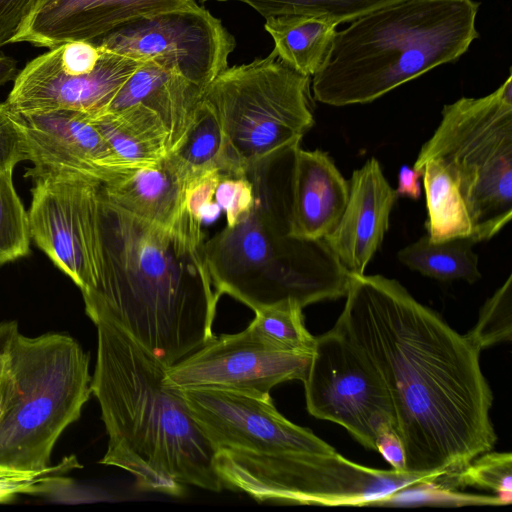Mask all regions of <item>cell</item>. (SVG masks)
<instances>
[{"mask_svg":"<svg viewBox=\"0 0 512 512\" xmlns=\"http://www.w3.org/2000/svg\"><path fill=\"white\" fill-rule=\"evenodd\" d=\"M474 486L488 489L503 504L512 501V454L485 452L472 460L452 479V488Z\"/></svg>","mask_w":512,"mask_h":512,"instance_id":"obj_30","label":"cell"},{"mask_svg":"<svg viewBox=\"0 0 512 512\" xmlns=\"http://www.w3.org/2000/svg\"><path fill=\"white\" fill-rule=\"evenodd\" d=\"M337 23L311 15H286L267 18L265 30L274 41L276 55L299 73L313 76L321 67Z\"/></svg>","mask_w":512,"mask_h":512,"instance_id":"obj_22","label":"cell"},{"mask_svg":"<svg viewBox=\"0 0 512 512\" xmlns=\"http://www.w3.org/2000/svg\"><path fill=\"white\" fill-rule=\"evenodd\" d=\"M31 239L81 290L93 282L94 211L101 183L73 176L33 179Z\"/></svg>","mask_w":512,"mask_h":512,"instance_id":"obj_14","label":"cell"},{"mask_svg":"<svg viewBox=\"0 0 512 512\" xmlns=\"http://www.w3.org/2000/svg\"><path fill=\"white\" fill-rule=\"evenodd\" d=\"M195 0H37L15 43L53 48L94 41L139 17L182 8Z\"/></svg>","mask_w":512,"mask_h":512,"instance_id":"obj_16","label":"cell"},{"mask_svg":"<svg viewBox=\"0 0 512 512\" xmlns=\"http://www.w3.org/2000/svg\"><path fill=\"white\" fill-rule=\"evenodd\" d=\"M439 160L456 180L476 243L496 236L512 219V75L492 93L444 105L433 135L413 165Z\"/></svg>","mask_w":512,"mask_h":512,"instance_id":"obj_9","label":"cell"},{"mask_svg":"<svg viewBox=\"0 0 512 512\" xmlns=\"http://www.w3.org/2000/svg\"><path fill=\"white\" fill-rule=\"evenodd\" d=\"M18 327L16 321H3L0 323V343L10 336L15 328Z\"/></svg>","mask_w":512,"mask_h":512,"instance_id":"obj_40","label":"cell"},{"mask_svg":"<svg viewBox=\"0 0 512 512\" xmlns=\"http://www.w3.org/2000/svg\"><path fill=\"white\" fill-rule=\"evenodd\" d=\"M348 183L343 213L323 240L350 274L362 275L382 245L398 197L374 157L354 170Z\"/></svg>","mask_w":512,"mask_h":512,"instance_id":"obj_17","label":"cell"},{"mask_svg":"<svg viewBox=\"0 0 512 512\" xmlns=\"http://www.w3.org/2000/svg\"><path fill=\"white\" fill-rule=\"evenodd\" d=\"M480 350L512 339V275L486 300L478 321L466 334Z\"/></svg>","mask_w":512,"mask_h":512,"instance_id":"obj_31","label":"cell"},{"mask_svg":"<svg viewBox=\"0 0 512 512\" xmlns=\"http://www.w3.org/2000/svg\"><path fill=\"white\" fill-rule=\"evenodd\" d=\"M471 238L433 242L428 236L399 250L398 260L409 269L437 280H465L474 283L481 278L479 258Z\"/></svg>","mask_w":512,"mask_h":512,"instance_id":"obj_25","label":"cell"},{"mask_svg":"<svg viewBox=\"0 0 512 512\" xmlns=\"http://www.w3.org/2000/svg\"><path fill=\"white\" fill-rule=\"evenodd\" d=\"M99 185L85 311L117 324L169 367L215 337L221 296L203 246L116 206Z\"/></svg>","mask_w":512,"mask_h":512,"instance_id":"obj_2","label":"cell"},{"mask_svg":"<svg viewBox=\"0 0 512 512\" xmlns=\"http://www.w3.org/2000/svg\"><path fill=\"white\" fill-rule=\"evenodd\" d=\"M311 355L279 348L248 326L215 336L167 367L165 377L179 390L213 389L264 398L280 383L303 381Z\"/></svg>","mask_w":512,"mask_h":512,"instance_id":"obj_13","label":"cell"},{"mask_svg":"<svg viewBox=\"0 0 512 512\" xmlns=\"http://www.w3.org/2000/svg\"><path fill=\"white\" fill-rule=\"evenodd\" d=\"M86 115L127 168L158 163L170 150V138L163 122L141 105Z\"/></svg>","mask_w":512,"mask_h":512,"instance_id":"obj_21","label":"cell"},{"mask_svg":"<svg viewBox=\"0 0 512 512\" xmlns=\"http://www.w3.org/2000/svg\"><path fill=\"white\" fill-rule=\"evenodd\" d=\"M221 177L219 170H213L191 180L186 186L185 212L189 235L198 245L204 244V220L218 211L213 200Z\"/></svg>","mask_w":512,"mask_h":512,"instance_id":"obj_32","label":"cell"},{"mask_svg":"<svg viewBox=\"0 0 512 512\" xmlns=\"http://www.w3.org/2000/svg\"><path fill=\"white\" fill-rule=\"evenodd\" d=\"M6 349L15 390L0 420V466L43 470L92 393L89 355L68 334L29 337L18 327Z\"/></svg>","mask_w":512,"mask_h":512,"instance_id":"obj_6","label":"cell"},{"mask_svg":"<svg viewBox=\"0 0 512 512\" xmlns=\"http://www.w3.org/2000/svg\"><path fill=\"white\" fill-rule=\"evenodd\" d=\"M203 92L167 64L146 60L139 64L102 112L134 105L153 111L168 131L170 152L183 139Z\"/></svg>","mask_w":512,"mask_h":512,"instance_id":"obj_20","label":"cell"},{"mask_svg":"<svg viewBox=\"0 0 512 512\" xmlns=\"http://www.w3.org/2000/svg\"><path fill=\"white\" fill-rule=\"evenodd\" d=\"M308 412L344 427L366 449L376 450L381 428H394L387 391L367 359L335 329L315 337L306 376Z\"/></svg>","mask_w":512,"mask_h":512,"instance_id":"obj_11","label":"cell"},{"mask_svg":"<svg viewBox=\"0 0 512 512\" xmlns=\"http://www.w3.org/2000/svg\"><path fill=\"white\" fill-rule=\"evenodd\" d=\"M345 297L333 329L382 381L406 470L452 478L490 451L493 394L471 340L394 279L351 274Z\"/></svg>","mask_w":512,"mask_h":512,"instance_id":"obj_1","label":"cell"},{"mask_svg":"<svg viewBox=\"0 0 512 512\" xmlns=\"http://www.w3.org/2000/svg\"><path fill=\"white\" fill-rule=\"evenodd\" d=\"M239 1L256 10L265 19L286 15H311L337 23L351 22L380 7L400 0H198Z\"/></svg>","mask_w":512,"mask_h":512,"instance_id":"obj_27","label":"cell"},{"mask_svg":"<svg viewBox=\"0 0 512 512\" xmlns=\"http://www.w3.org/2000/svg\"><path fill=\"white\" fill-rule=\"evenodd\" d=\"M37 0H0V47L15 43Z\"/></svg>","mask_w":512,"mask_h":512,"instance_id":"obj_35","label":"cell"},{"mask_svg":"<svg viewBox=\"0 0 512 512\" xmlns=\"http://www.w3.org/2000/svg\"><path fill=\"white\" fill-rule=\"evenodd\" d=\"M91 320L97 328L91 390L108 435L100 463L132 474L141 491L220 492L212 446L182 391L166 381L167 367L117 324Z\"/></svg>","mask_w":512,"mask_h":512,"instance_id":"obj_3","label":"cell"},{"mask_svg":"<svg viewBox=\"0 0 512 512\" xmlns=\"http://www.w3.org/2000/svg\"><path fill=\"white\" fill-rule=\"evenodd\" d=\"M302 309L295 300H282L256 310L248 326L279 348L312 354L315 337L305 327Z\"/></svg>","mask_w":512,"mask_h":512,"instance_id":"obj_26","label":"cell"},{"mask_svg":"<svg viewBox=\"0 0 512 512\" xmlns=\"http://www.w3.org/2000/svg\"><path fill=\"white\" fill-rule=\"evenodd\" d=\"M376 451L392 466V469L406 470L404 447L392 426L380 429L376 438Z\"/></svg>","mask_w":512,"mask_h":512,"instance_id":"obj_36","label":"cell"},{"mask_svg":"<svg viewBox=\"0 0 512 512\" xmlns=\"http://www.w3.org/2000/svg\"><path fill=\"white\" fill-rule=\"evenodd\" d=\"M420 178H422V171L402 165L397 176L398 182L395 189L397 197L419 199L421 196Z\"/></svg>","mask_w":512,"mask_h":512,"instance_id":"obj_38","label":"cell"},{"mask_svg":"<svg viewBox=\"0 0 512 512\" xmlns=\"http://www.w3.org/2000/svg\"><path fill=\"white\" fill-rule=\"evenodd\" d=\"M349 183L327 153L296 147L290 183V234L323 240L346 206Z\"/></svg>","mask_w":512,"mask_h":512,"instance_id":"obj_18","label":"cell"},{"mask_svg":"<svg viewBox=\"0 0 512 512\" xmlns=\"http://www.w3.org/2000/svg\"><path fill=\"white\" fill-rule=\"evenodd\" d=\"M166 158L187 184L213 170L225 175L227 160L222 129L214 110L203 97L183 139Z\"/></svg>","mask_w":512,"mask_h":512,"instance_id":"obj_24","label":"cell"},{"mask_svg":"<svg viewBox=\"0 0 512 512\" xmlns=\"http://www.w3.org/2000/svg\"><path fill=\"white\" fill-rule=\"evenodd\" d=\"M181 391L212 446L214 468L223 487L259 502H280L288 472L300 453L337 452L310 429L286 419L271 396L213 389Z\"/></svg>","mask_w":512,"mask_h":512,"instance_id":"obj_7","label":"cell"},{"mask_svg":"<svg viewBox=\"0 0 512 512\" xmlns=\"http://www.w3.org/2000/svg\"><path fill=\"white\" fill-rule=\"evenodd\" d=\"M80 467L73 455L64 458L56 466L38 471L0 466V503L8 502L19 494H46L69 486L71 479L64 474Z\"/></svg>","mask_w":512,"mask_h":512,"instance_id":"obj_29","label":"cell"},{"mask_svg":"<svg viewBox=\"0 0 512 512\" xmlns=\"http://www.w3.org/2000/svg\"><path fill=\"white\" fill-rule=\"evenodd\" d=\"M8 338L0 343V420L8 404L13 398L15 390L14 375L10 366V361L6 349Z\"/></svg>","mask_w":512,"mask_h":512,"instance_id":"obj_37","label":"cell"},{"mask_svg":"<svg viewBox=\"0 0 512 512\" xmlns=\"http://www.w3.org/2000/svg\"><path fill=\"white\" fill-rule=\"evenodd\" d=\"M187 182L166 156L153 165L123 170L99 185L111 203L153 224L175 232L197 246L189 235Z\"/></svg>","mask_w":512,"mask_h":512,"instance_id":"obj_19","label":"cell"},{"mask_svg":"<svg viewBox=\"0 0 512 512\" xmlns=\"http://www.w3.org/2000/svg\"><path fill=\"white\" fill-rule=\"evenodd\" d=\"M17 62L14 58L0 54V86L17 76Z\"/></svg>","mask_w":512,"mask_h":512,"instance_id":"obj_39","label":"cell"},{"mask_svg":"<svg viewBox=\"0 0 512 512\" xmlns=\"http://www.w3.org/2000/svg\"><path fill=\"white\" fill-rule=\"evenodd\" d=\"M24 160L29 151L22 117L7 102L0 103V174H12Z\"/></svg>","mask_w":512,"mask_h":512,"instance_id":"obj_33","label":"cell"},{"mask_svg":"<svg viewBox=\"0 0 512 512\" xmlns=\"http://www.w3.org/2000/svg\"><path fill=\"white\" fill-rule=\"evenodd\" d=\"M294 150L249 171L255 201L250 213L204 241L212 283L254 312L292 299L307 305L345 296L351 274L324 240L290 234Z\"/></svg>","mask_w":512,"mask_h":512,"instance_id":"obj_4","label":"cell"},{"mask_svg":"<svg viewBox=\"0 0 512 512\" xmlns=\"http://www.w3.org/2000/svg\"><path fill=\"white\" fill-rule=\"evenodd\" d=\"M28 142L25 177L73 176L104 183L123 170L104 137L85 113L72 110L20 114Z\"/></svg>","mask_w":512,"mask_h":512,"instance_id":"obj_15","label":"cell"},{"mask_svg":"<svg viewBox=\"0 0 512 512\" xmlns=\"http://www.w3.org/2000/svg\"><path fill=\"white\" fill-rule=\"evenodd\" d=\"M224 138V176H246L300 146L315 121L311 77L274 51L248 64L227 67L205 88Z\"/></svg>","mask_w":512,"mask_h":512,"instance_id":"obj_8","label":"cell"},{"mask_svg":"<svg viewBox=\"0 0 512 512\" xmlns=\"http://www.w3.org/2000/svg\"><path fill=\"white\" fill-rule=\"evenodd\" d=\"M475 0H400L336 32L312 76L313 98L342 107L384 96L437 66L456 62L479 37Z\"/></svg>","mask_w":512,"mask_h":512,"instance_id":"obj_5","label":"cell"},{"mask_svg":"<svg viewBox=\"0 0 512 512\" xmlns=\"http://www.w3.org/2000/svg\"><path fill=\"white\" fill-rule=\"evenodd\" d=\"M421 170L428 212L425 223L428 238L433 242L464 238L474 240L468 207L446 166L439 160L430 159Z\"/></svg>","mask_w":512,"mask_h":512,"instance_id":"obj_23","label":"cell"},{"mask_svg":"<svg viewBox=\"0 0 512 512\" xmlns=\"http://www.w3.org/2000/svg\"><path fill=\"white\" fill-rule=\"evenodd\" d=\"M140 63L93 41L65 42L18 72L6 102L19 114L56 110L98 114Z\"/></svg>","mask_w":512,"mask_h":512,"instance_id":"obj_10","label":"cell"},{"mask_svg":"<svg viewBox=\"0 0 512 512\" xmlns=\"http://www.w3.org/2000/svg\"><path fill=\"white\" fill-rule=\"evenodd\" d=\"M215 201L226 215V226L233 227L252 210L255 201L254 189L247 176H223L215 192Z\"/></svg>","mask_w":512,"mask_h":512,"instance_id":"obj_34","label":"cell"},{"mask_svg":"<svg viewBox=\"0 0 512 512\" xmlns=\"http://www.w3.org/2000/svg\"><path fill=\"white\" fill-rule=\"evenodd\" d=\"M30 241L28 214L12 174H0V266L28 255Z\"/></svg>","mask_w":512,"mask_h":512,"instance_id":"obj_28","label":"cell"},{"mask_svg":"<svg viewBox=\"0 0 512 512\" xmlns=\"http://www.w3.org/2000/svg\"><path fill=\"white\" fill-rule=\"evenodd\" d=\"M93 42L139 62L167 64L203 90L228 67L236 45L221 20L196 2L133 19Z\"/></svg>","mask_w":512,"mask_h":512,"instance_id":"obj_12","label":"cell"}]
</instances>
